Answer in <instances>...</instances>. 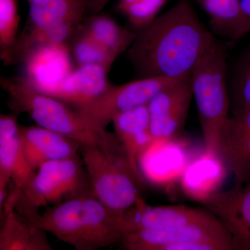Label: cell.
Wrapping results in <instances>:
<instances>
[{"mask_svg":"<svg viewBox=\"0 0 250 250\" xmlns=\"http://www.w3.org/2000/svg\"><path fill=\"white\" fill-rule=\"evenodd\" d=\"M188 0L136 31L128 57L138 79L182 78L191 75L215 41Z\"/></svg>","mask_w":250,"mask_h":250,"instance_id":"obj_1","label":"cell"},{"mask_svg":"<svg viewBox=\"0 0 250 250\" xmlns=\"http://www.w3.org/2000/svg\"><path fill=\"white\" fill-rule=\"evenodd\" d=\"M118 215L92 195L54 205L38 216V225L77 250H95L123 242Z\"/></svg>","mask_w":250,"mask_h":250,"instance_id":"obj_2","label":"cell"},{"mask_svg":"<svg viewBox=\"0 0 250 250\" xmlns=\"http://www.w3.org/2000/svg\"><path fill=\"white\" fill-rule=\"evenodd\" d=\"M80 153L92 196L113 213L121 216L143 198L142 183L116 136L110 134L100 144L82 145Z\"/></svg>","mask_w":250,"mask_h":250,"instance_id":"obj_3","label":"cell"},{"mask_svg":"<svg viewBox=\"0 0 250 250\" xmlns=\"http://www.w3.org/2000/svg\"><path fill=\"white\" fill-rule=\"evenodd\" d=\"M227 59L226 46L215 39L191 73L205 155L215 159H218L219 139L231 108Z\"/></svg>","mask_w":250,"mask_h":250,"instance_id":"obj_4","label":"cell"},{"mask_svg":"<svg viewBox=\"0 0 250 250\" xmlns=\"http://www.w3.org/2000/svg\"><path fill=\"white\" fill-rule=\"evenodd\" d=\"M1 88L7 94L14 113H26L41 127L60 133L82 145L100 144L109 133L99 134L90 129L76 110L61 100L36 90L25 77H1Z\"/></svg>","mask_w":250,"mask_h":250,"instance_id":"obj_5","label":"cell"},{"mask_svg":"<svg viewBox=\"0 0 250 250\" xmlns=\"http://www.w3.org/2000/svg\"><path fill=\"white\" fill-rule=\"evenodd\" d=\"M121 243L129 250H236L228 229L210 212L200 221L184 228L127 231Z\"/></svg>","mask_w":250,"mask_h":250,"instance_id":"obj_6","label":"cell"},{"mask_svg":"<svg viewBox=\"0 0 250 250\" xmlns=\"http://www.w3.org/2000/svg\"><path fill=\"white\" fill-rule=\"evenodd\" d=\"M184 77H146L123 85L110 84L100 96L76 108V111L90 129L105 134L115 117L147 104L158 93Z\"/></svg>","mask_w":250,"mask_h":250,"instance_id":"obj_7","label":"cell"},{"mask_svg":"<svg viewBox=\"0 0 250 250\" xmlns=\"http://www.w3.org/2000/svg\"><path fill=\"white\" fill-rule=\"evenodd\" d=\"M83 164L79 155L46 162L38 169L30 187L24 193L37 207L91 195Z\"/></svg>","mask_w":250,"mask_h":250,"instance_id":"obj_8","label":"cell"},{"mask_svg":"<svg viewBox=\"0 0 250 250\" xmlns=\"http://www.w3.org/2000/svg\"><path fill=\"white\" fill-rule=\"evenodd\" d=\"M37 207L14 188L0 207V250H52L45 230L36 222Z\"/></svg>","mask_w":250,"mask_h":250,"instance_id":"obj_9","label":"cell"},{"mask_svg":"<svg viewBox=\"0 0 250 250\" xmlns=\"http://www.w3.org/2000/svg\"><path fill=\"white\" fill-rule=\"evenodd\" d=\"M193 96L191 75L167 87L147 104L155 142H170L183 131Z\"/></svg>","mask_w":250,"mask_h":250,"instance_id":"obj_10","label":"cell"},{"mask_svg":"<svg viewBox=\"0 0 250 250\" xmlns=\"http://www.w3.org/2000/svg\"><path fill=\"white\" fill-rule=\"evenodd\" d=\"M18 116L14 112L0 115V205L7 196L11 182L25 192L36 175L22 150Z\"/></svg>","mask_w":250,"mask_h":250,"instance_id":"obj_11","label":"cell"},{"mask_svg":"<svg viewBox=\"0 0 250 250\" xmlns=\"http://www.w3.org/2000/svg\"><path fill=\"white\" fill-rule=\"evenodd\" d=\"M223 224L236 250H250V182L223 192H212L199 199Z\"/></svg>","mask_w":250,"mask_h":250,"instance_id":"obj_12","label":"cell"},{"mask_svg":"<svg viewBox=\"0 0 250 250\" xmlns=\"http://www.w3.org/2000/svg\"><path fill=\"white\" fill-rule=\"evenodd\" d=\"M218 144V159L233 174L234 186L250 182V108L231 111Z\"/></svg>","mask_w":250,"mask_h":250,"instance_id":"obj_13","label":"cell"},{"mask_svg":"<svg viewBox=\"0 0 250 250\" xmlns=\"http://www.w3.org/2000/svg\"><path fill=\"white\" fill-rule=\"evenodd\" d=\"M209 213L185 206L150 207L141 198L120 220L124 233L134 230L168 231L196 223Z\"/></svg>","mask_w":250,"mask_h":250,"instance_id":"obj_14","label":"cell"},{"mask_svg":"<svg viewBox=\"0 0 250 250\" xmlns=\"http://www.w3.org/2000/svg\"><path fill=\"white\" fill-rule=\"evenodd\" d=\"M109 67L98 64L78 67L60 82L40 92L78 108L93 101L109 86Z\"/></svg>","mask_w":250,"mask_h":250,"instance_id":"obj_15","label":"cell"},{"mask_svg":"<svg viewBox=\"0 0 250 250\" xmlns=\"http://www.w3.org/2000/svg\"><path fill=\"white\" fill-rule=\"evenodd\" d=\"M22 150L34 170L48 161L78 155L82 144L75 140L40 126H21Z\"/></svg>","mask_w":250,"mask_h":250,"instance_id":"obj_16","label":"cell"},{"mask_svg":"<svg viewBox=\"0 0 250 250\" xmlns=\"http://www.w3.org/2000/svg\"><path fill=\"white\" fill-rule=\"evenodd\" d=\"M112 123L116 138L126 153L133 172L143 184L139 161L154 143L147 104L118 114Z\"/></svg>","mask_w":250,"mask_h":250,"instance_id":"obj_17","label":"cell"},{"mask_svg":"<svg viewBox=\"0 0 250 250\" xmlns=\"http://www.w3.org/2000/svg\"><path fill=\"white\" fill-rule=\"evenodd\" d=\"M68 45L45 46L30 52L25 62L27 77L36 90H42L60 82L72 71Z\"/></svg>","mask_w":250,"mask_h":250,"instance_id":"obj_18","label":"cell"},{"mask_svg":"<svg viewBox=\"0 0 250 250\" xmlns=\"http://www.w3.org/2000/svg\"><path fill=\"white\" fill-rule=\"evenodd\" d=\"M86 15V0H31L24 29L62 22L81 24Z\"/></svg>","mask_w":250,"mask_h":250,"instance_id":"obj_19","label":"cell"},{"mask_svg":"<svg viewBox=\"0 0 250 250\" xmlns=\"http://www.w3.org/2000/svg\"><path fill=\"white\" fill-rule=\"evenodd\" d=\"M210 17L212 30L232 41L249 33L240 0H197Z\"/></svg>","mask_w":250,"mask_h":250,"instance_id":"obj_20","label":"cell"},{"mask_svg":"<svg viewBox=\"0 0 250 250\" xmlns=\"http://www.w3.org/2000/svg\"><path fill=\"white\" fill-rule=\"evenodd\" d=\"M82 24L62 22L46 27L24 29L18 37L12 54V62L24 61L28 54L45 46L65 45Z\"/></svg>","mask_w":250,"mask_h":250,"instance_id":"obj_21","label":"cell"},{"mask_svg":"<svg viewBox=\"0 0 250 250\" xmlns=\"http://www.w3.org/2000/svg\"><path fill=\"white\" fill-rule=\"evenodd\" d=\"M82 27L92 39L116 57L129 48L136 34V31L122 27L110 16L100 13L90 16Z\"/></svg>","mask_w":250,"mask_h":250,"instance_id":"obj_22","label":"cell"},{"mask_svg":"<svg viewBox=\"0 0 250 250\" xmlns=\"http://www.w3.org/2000/svg\"><path fill=\"white\" fill-rule=\"evenodd\" d=\"M67 45L78 67L103 65L111 68L117 57L100 45L84 30L82 24L75 31Z\"/></svg>","mask_w":250,"mask_h":250,"instance_id":"obj_23","label":"cell"},{"mask_svg":"<svg viewBox=\"0 0 250 250\" xmlns=\"http://www.w3.org/2000/svg\"><path fill=\"white\" fill-rule=\"evenodd\" d=\"M19 22L17 0H0V57L7 65L12 62Z\"/></svg>","mask_w":250,"mask_h":250,"instance_id":"obj_24","label":"cell"},{"mask_svg":"<svg viewBox=\"0 0 250 250\" xmlns=\"http://www.w3.org/2000/svg\"><path fill=\"white\" fill-rule=\"evenodd\" d=\"M229 92L231 111L250 108V42L235 65Z\"/></svg>","mask_w":250,"mask_h":250,"instance_id":"obj_25","label":"cell"},{"mask_svg":"<svg viewBox=\"0 0 250 250\" xmlns=\"http://www.w3.org/2000/svg\"><path fill=\"white\" fill-rule=\"evenodd\" d=\"M169 0H141L125 11L131 25L136 30L146 27L157 17L158 13Z\"/></svg>","mask_w":250,"mask_h":250,"instance_id":"obj_26","label":"cell"},{"mask_svg":"<svg viewBox=\"0 0 250 250\" xmlns=\"http://www.w3.org/2000/svg\"><path fill=\"white\" fill-rule=\"evenodd\" d=\"M111 0H86V15L99 14Z\"/></svg>","mask_w":250,"mask_h":250,"instance_id":"obj_27","label":"cell"},{"mask_svg":"<svg viewBox=\"0 0 250 250\" xmlns=\"http://www.w3.org/2000/svg\"><path fill=\"white\" fill-rule=\"evenodd\" d=\"M240 2L250 33V0H240Z\"/></svg>","mask_w":250,"mask_h":250,"instance_id":"obj_28","label":"cell"},{"mask_svg":"<svg viewBox=\"0 0 250 250\" xmlns=\"http://www.w3.org/2000/svg\"><path fill=\"white\" fill-rule=\"evenodd\" d=\"M141 0H119L118 4H117V8L121 13L124 14L125 11L129 9L130 6L139 2Z\"/></svg>","mask_w":250,"mask_h":250,"instance_id":"obj_29","label":"cell"},{"mask_svg":"<svg viewBox=\"0 0 250 250\" xmlns=\"http://www.w3.org/2000/svg\"><path fill=\"white\" fill-rule=\"evenodd\" d=\"M28 1H31V0H28Z\"/></svg>","mask_w":250,"mask_h":250,"instance_id":"obj_30","label":"cell"}]
</instances>
